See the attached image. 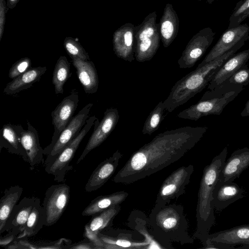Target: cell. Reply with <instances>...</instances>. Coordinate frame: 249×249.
Listing matches in <instances>:
<instances>
[{
    "label": "cell",
    "instance_id": "cell-23",
    "mask_svg": "<svg viewBox=\"0 0 249 249\" xmlns=\"http://www.w3.org/2000/svg\"><path fill=\"white\" fill-rule=\"evenodd\" d=\"M249 59V49L235 53L219 68L209 83L208 89L213 90L244 67Z\"/></svg>",
    "mask_w": 249,
    "mask_h": 249
},
{
    "label": "cell",
    "instance_id": "cell-38",
    "mask_svg": "<svg viewBox=\"0 0 249 249\" xmlns=\"http://www.w3.org/2000/svg\"><path fill=\"white\" fill-rule=\"evenodd\" d=\"M31 59L27 57L18 60L10 68L8 73L9 77L13 79L25 72L31 69Z\"/></svg>",
    "mask_w": 249,
    "mask_h": 249
},
{
    "label": "cell",
    "instance_id": "cell-21",
    "mask_svg": "<svg viewBox=\"0 0 249 249\" xmlns=\"http://www.w3.org/2000/svg\"><path fill=\"white\" fill-rule=\"evenodd\" d=\"M245 196V191L233 181L223 182L218 180L213 192V205L216 211H221Z\"/></svg>",
    "mask_w": 249,
    "mask_h": 249
},
{
    "label": "cell",
    "instance_id": "cell-20",
    "mask_svg": "<svg viewBox=\"0 0 249 249\" xmlns=\"http://www.w3.org/2000/svg\"><path fill=\"white\" fill-rule=\"evenodd\" d=\"M208 242L217 243L227 247L228 249H236L235 247L237 245H249V224L241 225L209 234L206 244Z\"/></svg>",
    "mask_w": 249,
    "mask_h": 249
},
{
    "label": "cell",
    "instance_id": "cell-2",
    "mask_svg": "<svg viewBox=\"0 0 249 249\" xmlns=\"http://www.w3.org/2000/svg\"><path fill=\"white\" fill-rule=\"evenodd\" d=\"M150 232L164 247L173 249L172 243L192 244L194 238L188 232V222L183 206L155 203L149 214Z\"/></svg>",
    "mask_w": 249,
    "mask_h": 249
},
{
    "label": "cell",
    "instance_id": "cell-41",
    "mask_svg": "<svg viewBox=\"0 0 249 249\" xmlns=\"http://www.w3.org/2000/svg\"><path fill=\"white\" fill-rule=\"evenodd\" d=\"M242 117H247L249 116V99L245 104L244 108L241 113Z\"/></svg>",
    "mask_w": 249,
    "mask_h": 249
},
{
    "label": "cell",
    "instance_id": "cell-15",
    "mask_svg": "<svg viewBox=\"0 0 249 249\" xmlns=\"http://www.w3.org/2000/svg\"><path fill=\"white\" fill-rule=\"evenodd\" d=\"M113 51L120 58L129 62L135 58V26L127 23L116 30L113 36Z\"/></svg>",
    "mask_w": 249,
    "mask_h": 249
},
{
    "label": "cell",
    "instance_id": "cell-40",
    "mask_svg": "<svg viewBox=\"0 0 249 249\" xmlns=\"http://www.w3.org/2000/svg\"><path fill=\"white\" fill-rule=\"evenodd\" d=\"M18 232L15 231H10L3 237L0 236V246L6 248L18 239Z\"/></svg>",
    "mask_w": 249,
    "mask_h": 249
},
{
    "label": "cell",
    "instance_id": "cell-10",
    "mask_svg": "<svg viewBox=\"0 0 249 249\" xmlns=\"http://www.w3.org/2000/svg\"><path fill=\"white\" fill-rule=\"evenodd\" d=\"M249 40V25L247 23L228 28L221 35L202 61L198 65L200 67L222 55L237 47H242Z\"/></svg>",
    "mask_w": 249,
    "mask_h": 249
},
{
    "label": "cell",
    "instance_id": "cell-33",
    "mask_svg": "<svg viewBox=\"0 0 249 249\" xmlns=\"http://www.w3.org/2000/svg\"><path fill=\"white\" fill-rule=\"evenodd\" d=\"M138 214L135 212L131 214L129 218L130 227L138 231L142 234L145 238V240L149 243L148 249H165L164 247L158 241V240L152 234L150 233L146 226H144L142 223L143 213L140 216V211H138Z\"/></svg>",
    "mask_w": 249,
    "mask_h": 249
},
{
    "label": "cell",
    "instance_id": "cell-30",
    "mask_svg": "<svg viewBox=\"0 0 249 249\" xmlns=\"http://www.w3.org/2000/svg\"><path fill=\"white\" fill-rule=\"evenodd\" d=\"M23 192V188L18 185L11 186L4 192L0 199V234L3 229L13 209L18 204Z\"/></svg>",
    "mask_w": 249,
    "mask_h": 249
},
{
    "label": "cell",
    "instance_id": "cell-12",
    "mask_svg": "<svg viewBox=\"0 0 249 249\" xmlns=\"http://www.w3.org/2000/svg\"><path fill=\"white\" fill-rule=\"evenodd\" d=\"M79 96L72 93L63 98L52 112V124L54 132L50 144L43 149V154L47 156L56 142L61 132L73 118L78 105Z\"/></svg>",
    "mask_w": 249,
    "mask_h": 249
},
{
    "label": "cell",
    "instance_id": "cell-4",
    "mask_svg": "<svg viewBox=\"0 0 249 249\" xmlns=\"http://www.w3.org/2000/svg\"><path fill=\"white\" fill-rule=\"evenodd\" d=\"M241 48H234L204 65L197 67L178 81L163 101L166 111L172 112L200 92L208 85L219 68Z\"/></svg>",
    "mask_w": 249,
    "mask_h": 249
},
{
    "label": "cell",
    "instance_id": "cell-29",
    "mask_svg": "<svg viewBox=\"0 0 249 249\" xmlns=\"http://www.w3.org/2000/svg\"><path fill=\"white\" fill-rule=\"evenodd\" d=\"M128 196L127 192L121 191L109 195L98 196L84 209L82 215L94 216L111 207L120 205L126 199Z\"/></svg>",
    "mask_w": 249,
    "mask_h": 249
},
{
    "label": "cell",
    "instance_id": "cell-34",
    "mask_svg": "<svg viewBox=\"0 0 249 249\" xmlns=\"http://www.w3.org/2000/svg\"><path fill=\"white\" fill-rule=\"evenodd\" d=\"M165 111L163 101L160 102L146 119L142 129L143 134L151 135L159 128L164 119Z\"/></svg>",
    "mask_w": 249,
    "mask_h": 249
},
{
    "label": "cell",
    "instance_id": "cell-26",
    "mask_svg": "<svg viewBox=\"0 0 249 249\" xmlns=\"http://www.w3.org/2000/svg\"><path fill=\"white\" fill-rule=\"evenodd\" d=\"M179 18L170 3H167L159 22L160 39L164 47H168L177 36L179 29Z\"/></svg>",
    "mask_w": 249,
    "mask_h": 249
},
{
    "label": "cell",
    "instance_id": "cell-13",
    "mask_svg": "<svg viewBox=\"0 0 249 249\" xmlns=\"http://www.w3.org/2000/svg\"><path fill=\"white\" fill-rule=\"evenodd\" d=\"M93 103L87 104L76 114L61 132L55 144L46 156L44 165L51 162L79 133L89 118Z\"/></svg>",
    "mask_w": 249,
    "mask_h": 249
},
{
    "label": "cell",
    "instance_id": "cell-3",
    "mask_svg": "<svg viewBox=\"0 0 249 249\" xmlns=\"http://www.w3.org/2000/svg\"><path fill=\"white\" fill-rule=\"evenodd\" d=\"M228 151L225 147L203 171L197 195L196 209V228L193 238L200 241L204 246L209 231L215 222L213 192L225 164Z\"/></svg>",
    "mask_w": 249,
    "mask_h": 249
},
{
    "label": "cell",
    "instance_id": "cell-17",
    "mask_svg": "<svg viewBox=\"0 0 249 249\" xmlns=\"http://www.w3.org/2000/svg\"><path fill=\"white\" fill-rule=\"evenodd\" d=\"M110 228L101 231L98 237L103 245L104 249H145L149 243L145 240L136 241L130 232L111 230Z\"/></svg>",
    "mask_w": 249,
    "mask_h": 249
},
{
    "label": "cell",
    "instance_id": "cell-11",
    "mask_svg": "<svg viewBox=\"0 0 249 249\" xmlns=\"http://www.w3.org/2000/svg\"><path fill=\"white\" fill-rule=\"evenodd\" d=\"M215 32L207 27L200 30L188 42L181 55L178 61L181 69L194 66L205 54L213 42Z\"/></svg>",
    "mask_w": 249,
    "mask_h": 249
},
{
    "label": "cell",
    "instance_id": "cell-42",
    "mask_svg": "<svg viewBox=\"0 0 249 249\" xmlns=\"http://www.w3.org/2000/svg\"><path fill=\"white\" fill-rule=\"evenodd\" d=\"M18 0H8V4L10 8H13Z\"/></svg>",
    "mask_w": 249,
    "mask_h": 249
},
{
    "label": "cell",
    "instance_id": "cell-18",
    "mask_svg": "<svg viewBox=\"0 0 249 249\" xmlns=\"http://www.w3.org/2000/svg\"><path fill=\"white\" fill-rule=\"evenodd\" d=\"M122 156L117 150L101 162L91 173L85 186V191L91 192L102 187L115 173Z\"/></svg>",
    "mask_w": 249,
    "mask_h": 249
},
{
    "label": "cell",
    "instance_id": "cell-37",
    "mask_svg": "<svg viewBox=\"0 0 249 249\" xmlns=\"http://www.w3.org/2000/svg\"><path fill=\"white\" fill-rule=\"evenodd\" d=\"M222 84H235L243 86L249 84V66L246 64Z\"/></svg>",
    "mask_w": 249,
    "mask_h": 249
},
{
    "label": "cell",
    "instance_id": "cell-24",
    "mask_svg": "<svg viewBox=\"0 0 249 249\" xmlns=\"http://www.w3.org/2000/svg\"><path fill=\"white\" fill-rule=\"evenodd\" d=\"M23 128L21 125L7 124L0 130V151L3 147L8 152L20 156L27 162V156L21 142V133Z\"/></svg>",
    "mask_w": 249,
    "mask_h": 249
},
{
    "label": "cell",
    "instance_id": "cell-43",
    "mask_svg": "<svg viewBox=\"0 0 249 249\" xmlns=\"http://www.w3.org/2000/svg\"><path fill=\"white\" fill-rule=\"evenodd\" d=\"M199 0V1H201V0ZM217 0H206V2H207L208 3L210 4H212L214 1H217Z\"/></svg>",
    "mask_w": 249,
    "mask_h": 249
},
{
    "label": "cell",
    "instance_id": "cell-25",
    "mask_svg": "<svg viewBox=\"0 0 249 249\" xmlns=\"http://www.w3.org/2000/svg\"><path fill=\"white\" fill-rule=\"evenodd\" d=\"M37 197H24L14 207L3 229V232L15 231L19 234L23 231Z\"/></svg>",
    "mask_w": 249,
    "mask_h": 249
},
{
    "label": "cell",
    "instance_id": "cell-6",
    "mask_svg": "<svg viewBox=\"0 0 249 249\" xmlns=\"http://www.w3.org/2000/svg\"><path fill=\"white\" fill-rule=\"evenodd\" d=\"M156 19V12L153 11L140 25L135 26V57L139 62L150 60L159 48L160 36Z\"/></svg>",
    "mask_w": 249,
    "mask_h": 249
},
{
    "label": "cell",
    "instance_id": "cell-7",
    "mask_svg": "<svg viewBox=\"0 0 249 249\" xmlns=\"http://www.w3.org/2000/svg\"><path fill=\"white\" fill-rule=\"evenodd\" d=\"M97 119L95 115L89 117L78 135L51 162L44 166L46 172L52 175L54 180L58 182H63L67 173L72 169L73 167L70 163L80 143L94 125Z\"/></svg>",
    "mask_w": 249,
    "mask_h": 249
},
{
    "label": "cell",
    "instance_id": "cell-35",
    "mask_svg": "<svg viewBox=\"0 0 249 249\" xmlns=\"http://www.w3.org/2000/svg\"><path fill=\"white\" fill-rule=\"evenodd\" d=\"M249 18V0H240L233 9L229 18L228 28L239 26Z\"/></svg>",
    "mask_w": 249,
    "mask_h": 249
},
{
    "label": "cell",
    "instance_id": "cell-39",
    "mask_svg": "<svg viewBox=\"0 0 249 249\" xmlns=\"http://www.w3.org/2000/svg\"><path fill=\"white\" fill-rule=\"evenodd\" d=\"M66 249H97L95 244L91 240L85 238L73 244H70Z\"/></svg>",
    "mask_w": 249,
    "mask_h": 249
},
{
    "label": "cell",
    "instance_id": "cell-9",
    "mask_svg": "<svg viewBox=\"0 0 249 249\" xmlns=\"http://www.w3.org/2000/svg\"><path fill=\"white\" fill-rule=\"evenodd\" d=\"M194 166L180 167L173 172L162 182L156 200V203L166 204L185 193L194 172Z\"/></svg>",
    "mask_w": 249,
    "mask_h": 249
},
{
    "label": "cell",
    "instance_id": "cell-31",
    "mask_svg": "<svg viewBox=\"0 0 249 249\" xmlns=\"http://www.w3.org/2000/svg\"><path fill=\"white\" fill-rule=\"evenodd\" d=\"M44 226L42 207L40 200L36 198L35 205L28 217L23 231L18 236V239L36 235Z\"/></svg>",
    "mask_w": 249,
    "mask_h": 249
},
{
    "label": "cell",
    "instance_id": "cell-16",
    "mask_svg": "<svg viewBox=\"0 0 249 249\" xmlns=\"http://www.w3.org/2000/svg\"><path fill=\"white\" fill-rule=\"evenodd\" d=\"M120 209V205L111 207L92 216L90 221L85 225L84 237L92 241L97 249H104L103 245L99 239L98 234L101 231L110 228L113 219L118 214Z\"/></svg>",
    "mask_w": 249,
    "mask_h": 249
},
{
    "label": "cell",
    "instance_id": "cell-19",
    "mask_svg": "<svg viewBox=\"0 0 249 249\" xmlns=\"http://www.w3.org/2000/svg\"><path fill=\"white\" fill-rule=\"evenodd\" d=\"M249 166V148L244 147L233 151L225 161L219 174L218 181L233 182Z\"/></svg>",
    "mask_w": 249,
    "mask_h": 249
},
{
    "label": "cell",
    "instance_id": "cell-5",
    "mask_svg": "<svg viewBox=\"0 0 249 249\" xmlns=\"http://www.w3.org/2000/svg\"><path fill=\"white\" fill-rule=\"evenodd\" d=\"M235 84H222L213 90L205 92L196 104L177 114L179 118L196 121L203 116L219 115L226 106L244 89Z\"/></svg>",
    "mask_w": 249,
    "mask_h": 249
},
{
    "label": "cell",
    "instance_id": "cell-22",
    "mask_svg": "<svg viewBox=\"0 0 249 249\" xmlns=\"http://www.w3.org/2000/svg\"><path fill=\"white\" fill-rule=\"evenodd\" d=\"M21 142L27 156L31 170L44 161L43 149L41 147L36 129L27 121V129L21 133Z\"/></svg>",
    "mask_w": 249,
    "mask_h": 249
},
{
    "label": "cell",
    "instance_id": "cell-44",
    "mask_svg": "<svg viewBox=\"0 0 249 249\" xmlns=\"http://www.w3.org/2000/svg\"><path fill=\"white\" fill-rule=\"evenodd\" d=\"M240 248L241 249H249V245H242Z\"/></svg>",
    "mask_w": 249,
    "mask_h": 249
},
{
    "label": "cell",
    "instance_id": "cell-28",
    "mask_svg": "<svg viewBox=\"0 0 249 249\" xmlns=\"http://www.w3.org/2000/svg\"><path fill=\"white\" fill-rule=\"evenodd\" d=\"M46 71V67L30 69L8 83L3 90L4 93L13 95L30 88L34 84L39 81Z\"/></svg>",
    "mask_w": 249,
    "mask_h": 249
},
{
    "label": "cell",
    "instance_id": "cell-27",
    "mask_svg": "<svg viewBox=\"0 0 249 249\" xmlns=\"http://www.w3.org/2000/svg\"><path fill=\"white\" fill-rule=\"evenodd\" d=\"M71 60L85 92L88 94L96 92L98 89L99 78L94 63L91 61H83L77 58H73Z\"/></svg>",
    "mask_w": 249,
    "mask_h": 249
},
{
    "label": "cell",
    "instance_id": "cell-32",
    "mask_svg": "<svg viewBox=\"0 0 249 249\" xmlns=\"http://www.w3.org/2000/svg\"><path fill=\"white\" fill-rule=\"evenodd\" d=\"M70 63L67 57L61 56L58 59L53 71L52 83L56 94H63V87L71 73Z\"/></svg>",
    "mask_w": 249,
    "mask_h": 249
},
{
    "label": "cell",
    "instance_id": "cell-1",
    "mask_svg": "<svg viewBox=\"0 0 249 249\" xmlns=\"http://www.w3.org/2000/svg\"><path fill=\"white\" fill-rule=\"evenodd\" d=\"M208 128L187 126L159 134L132 154L113 181L130 184L162 170L192 149Z\"/></svg>",
    "mask_w": 249,
    "mask_h": 249
},
{
    "label": "cell",
    "instance_id": "cell-36",
    "mask_svg": "<svg viewBox=\"0 0 249 249\" xmlns=\"http://www.w3.org/2000/svg\"><path fill=\"white\" fill-rule=\"evenodd\" d=\"M64 46L71 58H77L83 61L89 60L88 53L78 42L72 38H66L64 43Z\"/></svg>",
    "mask_w": 249,
    "mask_h": 249
},
{
    "label": "cell",
    "instance_id": "cell-8",
    "mask_svg": "<svg viewBox=\"0 0 249 249\" xmlns=\"http://www.w3.org/2000/svg\"><path fill=\"white\" fill-rule=\"evenodd\" d=\"M70 198V187L66 183L50 186L46 191L42 204L44 226L56 223L65 211Z\"/></svg>",
    "mask_w": 249,
    "mask_h": 249
},
{
    "label": "cell",
    "instance_id": "cell-14",
    "mask_svg": "<svg viewBox=\"0 0 249 249\" xmlns=\"http://www.w3.org/2000/svg\"><path fill=\"white\" fill-rule=\"evenodd\" d=\"M119 111L116 108L106 109L100 122L97 119L94 124V130L88 143L76 163H79L93 149L101 145L115 128L119 120Z\"/></svg>",
    "mask_w": 249,
    "mask_h": 249
}]
</instances>
